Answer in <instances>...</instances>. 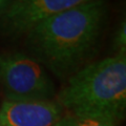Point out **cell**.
Returning a JSON list of instances; mask_svg holds the SVG:
<instances>
[{
  "instance_id": "1",
  "label": "cell",
  "mask_w": 126,
  "mask_h": 126,
  "mask_svg": "<svg viewBox=\"0 0 126 126\" xmlns=\"http://www.w3.org/2000/svg\"><path fill=\"white\" fill-rule=\"evenodd\" d=\"M108 21L105 0L74 7L38 23L24 35L31 56L66 80L97 52Z\"/></svg>"
},
{
  "instance_id": "2",
  "label": "cell",
  "mask_w": 126,
  "mask_h": 126,
  "mask_svg": "<svg viewBox=\"0 0 126 126\" xmlns=\"http://www.w3.org/2000/svg\"><path fill=\"white\" fill-rule=\"evenodd\" d=\"M55 100L65 112L120 123L126 113V53L87 63L66 79Z\"/></svg>"
},
{
  "instance_id": "3",
  "label": "cell",
  "mask_w": 126,
  "mask_h": 126,
  "mask_svg": "<svg viewBox=\"0 0 126 126\" xmlns=\"http://www.w3.org/2000/svg\"><path fill=\"white\" fill-rule=\"evenodd\" d=\"M3 100H55L57 90L46 68L31 55L0 52Z\"/></svg>"
},
{
  "instance_id": "4",
  "label": "cell",
  "mask_w": 126,
  "mask_h": 126,
  "mask_svg": "<svg viewBox=\"0 0 126 126\" xmlns=\"http://www.w3.org/2000/svg\"><path fill=\"white\" fill-rule=\"evenodd\" d=\"M96 0H10L0 18V31L20 37L47 18Z\"/></svg>"
},
{
  "instance_id": "5",
  "label": "cell",
  "mask_w": 126,
  "mask_h": 126,
  "mask_svg": "<svg viewBox=\"0 0 126 126\" xmlns=\"http://www.w3.org/2000/svg\"><path fill=\"white\" fill-rule=\"evenodd\" d=\"M64 112L56 100H3L0 126H55Z\"/></svg>"
},
{
  "instance_id": "6",
  "label": "cell",
  "mask_w": 126,
  "mask_h": 126,
  "mask_svg": "<svg viewBox=\"0 0 126 126\" xmlns=\"http://www.w3.org/2000/svg\"><path fill=\"white\" fill-rule=\"evenodd\" d=\"M55 126H119V123L108 118L64 112Z\"/></svg>"
},
{
  "instance_id": "7",
  "label": "cell",
  "mask_w": 126,
  "mask_h": 126,
  "mask_svg": "<svg viewBox=\"0 0 126 126\" xmlns=\"http://www.w3.org/2000/svg\"><path fill=\"white\" fill-rule=\"evenodd\" d=\"M112 47L115 54L126 53V21L121 20L112 37Z\"/></svg>"
},
{
  "instance_id": "8",
  "label": "cell",
  "mask_w": 126,
  "mask_h": 126,
  "mask_svg": "<svg viewBox=\"0 0 126 126\" xmlns=\"http://www.w3.org/2000/svg\"><path fill=\"white\" fill-rule=\"evenodd\" d=\"M9 1L10 0H0V18H1L3 13H4L6 6L9 4Z\"/></svg>"
}]
</instances>
